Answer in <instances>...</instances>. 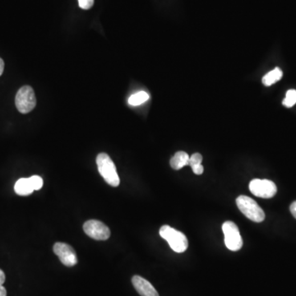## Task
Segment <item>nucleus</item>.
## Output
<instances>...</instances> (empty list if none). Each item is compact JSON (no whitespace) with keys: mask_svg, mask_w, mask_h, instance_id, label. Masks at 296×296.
I'll use <instances>...</instances> for the list:
<instances>
[{"mask_svg":"<svg viewBox=\"0 0 296 296\" xmlns=\"http://www.w3.org/2000/svg\"><path fill=\"white\" fill-rule=\"evenodd\" d=\"M98 171L107 184L112 187H118L120 183L117 173L116 167L111 158L106 153H100L96 157Z\"/></svg>","mask_w":296,"mask_h":296,"instance_id":"1","label":"nucleus"},{"mask_svg":"<svg viewBox=\"0 0 296 296\" xmlns=\"http://www.w3.org/2000/svg\"><path fill=\"white\" fill-rule=\"evenodd\" d=\"M160 236L167 240L171 249L176 253H184L188 247V239L184 234L170 225H163L160 229Z\"/></svg>","mask_w":296,"mask_h":296,"instance_id":"2","label":"nucleus"},{"mask_svg":"<svg viewBox=\"0 0 296 296\" xmlns=\"http://www.w3.org/2000/svg\"><path fill=\"white\" fill-rule=\"evenodd\" d=\"M237 207L247 218L254 222H261L265 220L264 210L253 199L241 195L236 199Z\"/></svg>","mask_w":296,"mask_h":296,"instance_id":"3","label":"nucleus"},{"mask_svg":"<svg viewBox=\"0 0 296 296\" xmlns=\"http://www.w3.org/2000/svg\"><path fill=\"white\" fill-rule=\"evenodd\" d=\"M16 107L22 114H27L35 108L37 98L32 87L24 86L19 89L15 98Z\"/></svg>","mask_w":296,"mask_h":296,"instance_id":"4","label":"nucleus"},{"mask_svg":"<svg viewBox=\"0 0 296 296\" xmlns=\"http://www.w3.org/2000/svg\"><path fill=\"white\" fill-rule=\"evenodd\" d=\"M222 231L227 249L232 251L240 250L243 246V240L238 226L232 221H225L222 225Z\"/></svg>","mask_w":296,"mask_h":296,"instance_id":"5","label":"nucleus"},{"mask_svg":"<svg viewBox=\"0 0 296 296\" xmlns=\"http://www.w3.org/2000/svg\"><path fill=\"white\" fill-rule=\"evenodd\" d=\"M249 189L254 196L261 199H271L274 197L277 192L274 182L258 179L253 180L249 183Z\"/></svg>","mask_w":296,"mask_h":296,"instance_id":"6","label":"nucleus"},{"mask_svg":"<svg viewBox=\"0 0 296 296\" xmlns=\"http://www.w3.org/2000/svg\"><path fill=\"white\" fill-rule=\"evenodd\" d=\"M85 233L91 238L96 240H108L111 236V231L107 225L102 221L90 220L83 225Z\"/></svg>","mask_w":296,"mask_h":296,"instance_id":"7","label":"nucleus"},{"mask_svg":"<svg viewBox=\"0 0 296 296\" xmlns=\"http://www.w3.org/2000/svg\"><path fill=\"white\" fill-rule=\"evenodd\" d=\"M54 252L65 266L74 267L78 264V257L75 251L68 244L65 243L54 244Z\"/></svg>","mask_w":296,"mask_h":296,"instance_id":"8","label":"nucleus"},{"mask_svg":"<svg viewBox=\"0 0 296 296\" xmlns=\"http://www.w3.org/2000/svg\"><path fill=\"white\" fill-rule=\"evenodd\" d=\"M132 283L141 296H159L153 285L140 276H134L132 278Z\"/></svg>","mask_w":296,"mask_h":296,"instance_id":"9","label":"nucleus"},{"mask_svg":"<svg viewBox=\"0 0 296 296\" xmlns=\"http://www.w3.org/2000/svg\"><path fill=\"white\" fill-rule=\"evenodd\" d=\"M189 157L190 156H188V154L184 151H177L175 154V156L171 159V161H170L171 167L175 171L180 170L183 167L188 166Z\"/></svg>","mask_w":296,"mask_h":296,"instance_id":"10","label":"nucleus"},{"mask_svg":"<svg viewBox=\"0 0 296 296\" xmlns=\"http://www.w3.org/2000/svg\"><path fill=\"white\" fill-rule=\"evenodd\" d=\"M14 190H15L16 193L20 195V196H28V195L32 193L34 189H33L32 186L30 184L29 178L28 179L22 178V179H20V180L16 182Z\"/></svg>","mask_w":296,"mask_h":296,"instance_id":"11","label":"nucleus"},{"mask_svg":"<svg viewBox=\"0 0 296 296\" xmlns=\"http://www.w3.org/2000/svg\"><path fill=\"white\" fill-rule=\"evenodd\" d=\"M283 76V72L280 68H275L274 70L269 72L262 78V83L266 87H270L276 82L281 80Z\"/></svg>","mask_w":296,"mask_h":296,"instance_id":"12","label":"nucleus"},{"mask_svg":"<svg viewBox=\"0 0 296 296\" xmlns=\"http://www.w3.org/2000/svg\"><path fill=\"white\" fill-rule=\"evenodd\" d=\"M202 161H203V156L201 154L194 153L189 157L188 166H190L195 175H199L204 173V169L202 166Z\"/></svg>","mask_w":296,"mask_h":296,"instance_id":"13","label":"nucleus"},{"mask_svg":"<svg viewBox=\"0 0 296 296\" xmlns=\"http://www.w3.org/2000/svg\"><path fill=\"white\" fill-rule=\"evenodd\" d=\"M148 99H149V95L146 91H139L128 98V104L134 106H140L145 103Z\"/></svg>","mask_w":296,"mask_h":296,"instance_id":"14","label":"nucleus"},{"mask_svg":"<svg viewBox=\"0 0 296 296\" xmlns=\"http://www.w3.org/2000/svg\"><path fill=\"white\" fill-rule=\"evenodd\" d=\"M282 104L287 108H291L296 104V90L292 89L286 92Z\"/></svg>","mask_w":296,"mask_h":296,"instance_id":"15","label":"nucleus"},{"mask_svg":"<svg viewBox=\"0 0 296 296\" xmlns=\"http://www.w3.org/2000/svg\"><path fill=\"white\" fill-rule=\"evenodd\" d=\"M30 184L32 186L33 189L35 190H40L42 186H43V180L42 178L40 177L38 175H33L31 177L29 178Z\"/></svg>","mask_w":296,"mask_h":296,"instance_id":"16","label":"nucleus"},{"mask_svg":"<svg viewBox=\"0 0 296 296\" xmlns=\"http://www.w3.org/2000/svg\"><path fill=\"white\" fill-rule=\"evenodd\" d=\"M78 4L81 9L87 10L91 9L94 5V0H78Z\"/></svg>","mask_w":296,"mask_h":296,"instance_id":"17","label":"nucleus"},{"mask_svg":"<svg viewBox=\"0 0 296 296\" xmlns=\"http://www.w3.org/2000/svg\"><path fill=\"white\" fill-rule=\"evenodd\" d=\"M290 210L291 214L293 215V216L296 219V201H294V203H292L291 205H290Z\"/></svg>","mask_w":296,"mask_h":296,"instance_id":"18","label":"nucleus"},{"mask_svg":"<svg viewBox=\"0 0 296 296\" xmlns=\"http://www.w3.org/2000/svg\"><path fill=\"white\" fill-rule=\"evenodd\" d=\"M5 281V274L2 270H0V285H3Z\"/></svg>","mask_w":296,"mask_h":296,"instance_id":"19","label":"nucleus"},{"mask_svg":"<svg viewBox=\"0 0 296 296\" xmlns=\"http://www.w3.org/2000/svg\"><path fill=\"white\" fill-rule=\"evenodd\" d=\"M4 70H5V62L2 58H0V76L2 75Z\"/></svg>","mask_w":296,"mask_h":296,"instance_id":"20","label":"nucleus"},{"mask_svg":"<svg viewBox=\"0 0 296 296\" xmlns=\"http://www.w3.org/2000/svg\"><path fill=\"white\" fill-rule=\"evenodd\" d=\"M0 296H7L6 289L3 285H0Z\"/></svg>","mask_w":296,"mask_h":296,"instance_id":"21","label":"nucleus"}]
</instances>
